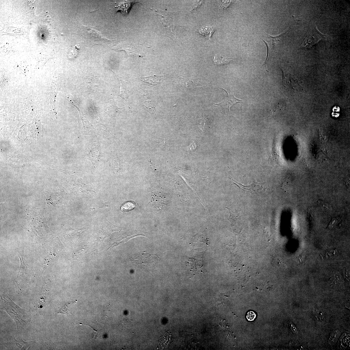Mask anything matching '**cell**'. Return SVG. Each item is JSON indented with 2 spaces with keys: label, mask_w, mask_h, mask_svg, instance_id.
Masks as SVG:
<instances>
[{
  "label": "cell",
  "mask_w": 350,
  "mask_h": 350,
  "mask_svg": "<svg viewBox=\"0 0 350 350\" xmlns=\"http://www.w3.org/2000/svg\"><path fill=\"white\" fill-rule=\"evenodd\" d=\"M2 305L1 310L6 311L10 316L15 321L17 324V329L22 328L26 324L23 318H24V311L16 305L6 295L1 296Z\"/></svg>",
  "instance_id": "1"
},
{
  "label": "cell",
  "mask_w": 350,
  "mask_h": 350,
  "mask_svg": "<svg viewBox=\"0 0 350 350\" xmlns=\"http://www.w3.org/2000/svg\"><path fill=\"white\" fill-rule=\"evenodd\" d=\"M137 2H135L132 1H126L123 3H121L117 7L118 8V10H120L122 12V14H123L125 16H126L132 6L134 4Z\"/></svg>",
  "instance_id": "9"
},
{
  "label": "cell",
  "mask_w": 350,
  "mask_h": 350,
  "mask_svg": "<svg viewBox=\"0 0 350 350\" xmlns=\"http://www.w3.org/2000/svg\"><path fill=\"white\" fill-rule=\"evenodd\" d=\"M289 30V29H288L287 31H286L282 34L281 35H279V36L276 37H274L269 36L270 37H268V38L270 39V40H271L270 41H267L266 42V41H265L264 40H263L264 41L266 44V45L267 47L268 52L267 59L266 62H265L264 63L263 65H262V66H264L266 68V69L267 70V71H268L267 69L268 66V64H269L268 63H269L270 58L271 54L272 53V52L274 51V49H275V43L276 41H277L279 40V39L280 38V37L282 36V35H283L284 34L286 33V32H287Z\"/></svg>",
  "instance_id": "5"
},
{
  "label": "cell",
  "mask_w": 350,
  "mask_h": 350,
  "mask_svg": "<svg viewBox=\"0 0 350 350\" xmlns=\"http://www.w3.org/2000/svg\"><path fill=\"white\" fill-rule=\"evenodd\" d=\"M283 72L284 73L283 83L285 86L293 88L296 90H299L302 88V87L298 83L297 79L292 74L288 73L284 70H283Z\"/></svg>",
  "instance_id": "6"
},
{
  "label": "cell",
  "mask_w": 350,
  "mask_h": 350,
  "mask_svg": "<svg viewBox=\"0 0 350 350\" xmlns=\"http://www.w3.org/2000/svg\"><path fill=\"white\" fill-rule=\"evenodd\" d=\"M130 45L129 46H122L120 47L118 49L116 50L119 51H124L126 52L128 56H131L133 55H137V50H138V46Z\"/></svg>",
  "instance_id": "10"
},
{
  "label": "cell",
  "mask_w": 350,
  "mask_h": 350,
  "mask_svg": "<svg viewBox=\"0 0 350 350\" xmlns=\"http://www.w3.org/2000/svg\"><path fill=\"white\" fill-rule=\"evenodd\" d=\"M165 78L161 76H153L142 78L141 80L144 83L153 86L160 84Z\"/></svg>",
  "instance_id": "7"
},
{
  "label": "cell",
  "mask_w": 350,
  "mask_h": 350,
  "mask_svg": "<svg viewBox=\"0 0 350 350\" xmlns=\"http://www.w3.org/2000/svg\"><path fill=\"white\" fill-rule=\"evenodd\" d=\"M232 180L233 183L236 185L242 190L252 194H257L261 192H264L267 188V185L265 182L260 183L255 181L250 185H244L236 182L232 179Z\"/></svg>",
  "instance_id": "3"
},
{
  "label": "cell",
  "mask_w": 350,
  "mask_h": 350,
  "mask_svg": "<svg viewBox=\"0 0 350 350\" xmlns=\"http://www.w3.org/2000/svg\"><path fill=\"white\" fill-rule=\"evenodd\" d=\"M324 38L323 34L320 33L316 27L314 28L313 30L309 33L302 46L304 48H310Z\"/></svg>",
  "instance_id": "4"
},
{
  "label": "cell",
  "mask_w": 350,
  "mask_h": 350,
  "mask_svg": "<svg viewBox=\"0 0 350 350\" xmlns=\"http://www.w3.org/2000/svg\"><path fill=\"white\" fill-rule=\"evenodd\" d=\"M79 49L76 46H75L74 48H73L69 52V55L75 57V56L77 55L79 51Z\"/></svg>",
  "instance_id": "17"
},
{
  "label": "cell",
  "mask_w": 350,
  "mask_h": 350,
  "mask_svg": "<svg viewBox=\"0 0 350 350\" xmlns=\"http://www.w3.org/2000/svg\"><path fill=\"white\" fill-rule=\"evenodd\" d=\"M15 341L12 343L13 344H15V346L19 347L21 349H26L30 347V344L33 342H25L23 341L22 340L21 341H17L15 339ZM15 346V347H16Z\"/></svg>",
  "instance_id": "12"
},
{
  "label": "cell",
  "mask_w": 350,
  "mask_h": 350,
  "mask_svg": "<svg viewBox=\"0 0 350 350\" xmlns=\"http://www.w3.org/2000/svg\"><path fill=\"white\" fill-rule=\"evenodd\" d=\"M256 316V313L253 311H250L247 313L246 317L250 321H252L255 319Z\"/></svg>",
  "instance_id": "16"
},
{
  "label": "cell",
  "mask_w": 350,
  "mask_h": 350,
  "mask_svg": "<svg viewBox=\"0 0 350 350\" xmlns=\"http://www.w3.org/2000/svg\"><path fill=\"white\" fill-rule=\"evenodd\" d=\"M318 204L320 206L325 209L330 210L331 208V206L326 203L319 201H318Z\"/></svg>",
  "instance_id": "19"
},
{
  "label": "cell",
  "mask_w": 350,
  "mask_h": 350,
  "mask_svg": "<svg viewBox=\"0 0 350 350\" xmlns=\"http://www.w3.org/2000/svg\"><path fill=\"white\" fill-rule=\"evenodd\" d=\"M77 300L75 301H72L69 302H67L64 304V305L58 310L57 313H62L65 314L66 315H68L69 313V311L68 309V306L76 302Z\"/></svg>",
  "instance_id": "13"
},
{
  "label": "cell",
  "mask_w": 350,
  "mask_h": 350,
  "mask_svg": "<svg viewBox=\"0 0 350 350\" xmlns=\"http://www.w3.org/2000/svg\"><path fill=\"white\" fill-rule=\"evenodd\" d=\"M339 330H335L331 333L329 338V342L332 344H334L337 340L340 335Z\"/></svg>",
  "instance_id": "14"
},
{
  "label": "cell",
  "mask_w": 350,
  "mask_h": 350,
  "mask_svg": "<svg viewBox=\"0 0 350 350\" xmlns=\"http://www.w3.org/2000/svg\"><path fill=\"white\" fill-rule=\"evenodd\" d=\"M213 61L216 65L221 66L227 65L231 62L232 60L230 58L216 54L214 56Z\"/></svg>",
  "instance_id": "8"
},
{
  "label": "cell",
  "mask_w": 350,
  "mask_h": 350,
  "mask_svg": "<svg viewBox=\"0 0 350 350\" xmlns=\"http://www.w3.org/2000/svg\"><path fill=\"white\" fill-rule=\"evenodd\" d=\"M227 93V97L224 100L219 103H214L216 106L219 107L221 111L229 115L230 108L233 105L238 103H242L244 100H240L236 98L232 93L228 91L225 89L222 88Z\"/></svg>",
  "instance_id": "2"
},
{
  "label": "cell",
  "mask_w": 350,
  "mask_h": 350,
  "mask_svg": "<svg viewBox=\"0 0 350 350\" xmlns=\"http://www.w3.org/2000/svg\"><path fill=\"white\" fill-rule=\"evenodd\" d=\"M186 85L187 88L192 89L202 88H203L202 85L198 84L191 80L187 82Z\"/></svg>",
  "instance_id": "15"
},
{
  "label": "cell",
  "mask_w": 350,
  "mask_h": 350,
  "mask_svg": "<svg viewBox=\"0 0 350 350\" xmlns=\"http://www.w3.org/2000/svg\"><path fill=\"white\" fill-rule=\"evenodd\" d=\"M196 147L195 143L194 142H193L190 145L189 147L188 148V149L189 150H193L196 149Z\"/></svg>",
  "instance_id": "20"
},
{
  "label": "cell",
  "mask_w": 350,
  "mask_h": 350,
  "mask_svg": "<svg viewBox=\"0 0 350 350\" xmlns=\"http://www.w3.org/2000/svg\"><path fill=\"white\" fill-rule=\"evenodd\" d=\"M136 206L135 203L127 202L122 204L121 207V210L123 212H130L135 208Z\"/></svg>",
  "instance_id": "11"
},
{
  "label": "cell",
  "mask_w": 350,
  "mask_h": 350,
  "mask_svg": "<svg viewBox=\"0 0 350 350\" xmlns=\"http://www.w3.org/2000/svg\"><path fill=\"white\" fill-rule=\"evenodd\" d=\"M294 326L293 325H291V328H294ZM293 329L294 330H293V331H294L295 332H297V329H296V328H295V329Z\"/></svg>",
  "instance_id": "21"
},
{
  "label": "cell",
  "mask_w": 350,
  "mask_h": 350,
  "mask_svg": "<svg viewBox=\"0 0 350 350\" xmlns=\"http://www.w3.org/2000/svg\"><path fill=\"white\" fill-rule=\"evenodd\" d=\"M338 223H339V220L337 219L334 218L332 219L331 222L329 227L331 228H333L336 227Z\"/></svg>",
  "instance_id": "18"
}]
</instances>
